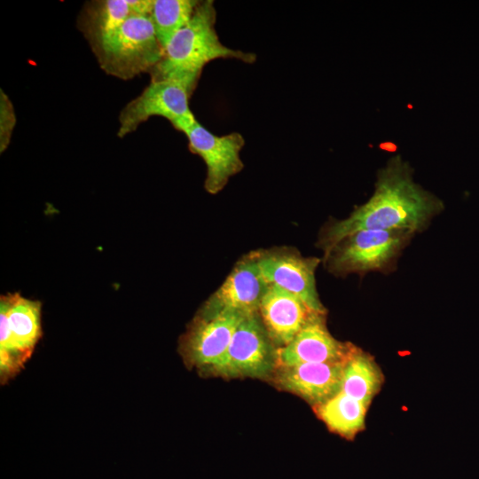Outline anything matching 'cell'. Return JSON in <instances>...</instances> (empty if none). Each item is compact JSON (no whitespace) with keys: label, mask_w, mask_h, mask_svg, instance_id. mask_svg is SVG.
<instances>
[{"label":"cell","mask_w":479,"mask_h":479,"mask_svg":"<svg viewBox=\"0 0 479 479\" xmlns=\"http://www.w3.org/2000/svg\"><path fill=\"white\" fill-rule=\"evenodd\" d=\"M163 51L149 14L129 18L92 49L101 69L122 80L149 74Z\"/></svg>","instance_id":"3957f363"},{"label":"cell","mask_w":479,"mask_h":479,"mask_svg":"<svg viewBox=\"0 0 479 479\" xmlns=\"http://www.w3.org/2000/svg\"><path fill=\"white\" fill-rule=\"evenodd\" d=\"M177 130L187 137L189 150L204 161L207 167L204 187L208 193H218L232 176L242 170L244 165L240 153L245 140L240 133L216 136L197 119L184 122Z\"/></svg>","instance_id":"9c48e42d"},{"label":"cell","mask_w":479,"mask_h":479,"mask_svg":"<svg viewBox=\"0 0 479 479\" xmlns=\"http://www.w3.org/2000/svg\"><path fill=\"white\" fill-rule=\"evenodd\" d=\"M197 86L177 79L150 81V83L119 114L117 136L120 138L134 132L150 117L167 119L177 128L195 119L190 108V98Z\"/></svg>","instance_id":"8992f818"},{"label":"cell","mask_w":479,"mask_h":479,"mask_svg":"<svg viewBox=\"0 0 479 479\" xmlns=\"http://www.w3.org/2000/svg\"><path fill=\"white\" fill-rule=\"evenodd\" d=\"M261 274L268 284L276 285L301 298L312 310L325 314L316 287L315 271L319 259L302 257L289 251L255 253Z\"/></svg>","instance_id":"30bf717a"},{"label":"cell","mask_w":479,"mask_h":479,"mask_svg":"<svg viewBox=\"0 0 479 479\" xmlns=\"http://www.w3.org/2000/svg\"><path fill=\"white\" fill-rule=\"evenodd\" d=\"M381 384L382 373L373 357L354 346L344 363L341 392L369 405Z\"/></svg>","instance_id":"2e32d148"},{"label":"cell","mask_w":479,"mask_h":479,"mask_svg":"<svg viewBox=\"0 0 479 479\" xmlns=\"http://www.w3.org/2000/svg\"><path fill=\"white\" fill-rule=\"evenodd\" d=\"M16 114L13 105L8 95L0 90V152L4 153L9 146L13 129L16 125Z\"/></svg>","instance_id":"d6986e66"},{"label":"cell","mask_w":479,"mask_h":479,"mask_svg":"<svg viewBox=\"0 0 479 479\" xmlns=\"http://www.w3.org/2000/svg\"><path fill=\"white\" fill-rule=\"evenodd\" d=\"M353 348L336 340L326 327L325 314L316 312L289 343L277 348V367L345 361Z\"/></svg>","instance_id":"7c38bea8"},{"label":"cell","mask_w":479,"mask_h":479,"mask_svg":"<svg viewBox=\"0 0 479 479\" xmlns=\"http://www.w3.org/2000/svg\"><path fill=\"white\" fill-rule=\"evenodd\" d=\"M42 335L41 302L8 294L0 299V381L24 367Z\"/></svg>","instance_id":"5b68a950"},{"label":"cell","mask_w":479,"mask_h":479,"mask_svg":"<svg viewBox=\"0 0 479 479\" xmlns=\"http://www.w3.org/2000/svg\"><path fill=\"white\" fill-rule=\"evenodd\" d=\"M314 313L301 298L272 284L259 306L262 322L277 348L289 343Z\"/></svg>","instance_id":"5bb4252c"},{"label":"cell","mask_w":479,"mask_h":479,"mask_svg":"<svg viewBox=\"0 0 479 479\" xmlns=\"http://www.w3.org/2000/svg\"><path fill=\"white\" fill-rule=\"evenodd\" d=\"M443 209V201L417 184L410 164L396 155L377 172L368 200L347 218L324 227L318 247L326 255L342 239L362 230L422 232Z\"/></svg>","instance_id":"6da1fadb"},{"label":"cell","mask_w":479,"mask_h":479,"mask_svg":"<svg viewBox=\"0 0 479 479\" xmlns=\"http://www.w3.org/2000/svg\"><path fill=\"white\" fill-rule=\"evenodd\" d=\"M368 405L342 392L315 405L318 416L328 428L344 437L351 438L365 426Z\"/></svg>","instance_id":"e0dca14e"},{"label":"cell","mask_w":479,"mask_h":479,"mask_svg":"<svg viewBox=\"0 0 479 479\" xmlns=\"http://www.w3.org/2000/svg\"><path fill=\"white\" fill-rule=\"evenodd\" d=\"M276 350L259 312L242 318L222 362L212 371L224 377L263 379L277 367Z\"/></svg>","instance_id":"52a82bcc"},{"label":"cell","mask_w":479,"mask_h":479,"mask_svg":"<svg viewBox=\"0 0 479 479\" xmlns=\"http://www.w3.org/2000/svg\"><path fill=\"white\" fill-rule=\"evenodd\" d=\"M216 11L212 0L200 1L192 19L164 48L159 63L149 72L151 81L177 79L197 86L204 67L217 59L254 63L252 52L223 44L216 31Z\"/></svg>","instance_id":"7a4b0ae2"},{"label":"cell","mask_w":479,"mask_h":479,"mask_svg":"<svg viewBox=\"0 0 479 479\" xmlns=\"http://www.w3.org/2000/svg\"><path fill=\"white\" fill-rule=\"evenodd\" d=\"M153 0H92L83 4L77 27L91 50L129 18L149 14Z\"/></svg>","instance_id":"9a60e30c"},{"label":"cell","mask_w":479,"mask_h":479,"mask_svg":"<svg viewBox=\"0 0 479 479\" xmlns=\"http://www.w3.org/2000/svg\"><path fill=\"white\" fill-rule=\"evenodd\" d=\"M198 0H153L149 17L157 37L166 47L173 35L192 19Z\"/></svg>","instance_id":"ac0fdd59"},{"label":"cell","mask_w":479,"mask_h":479,"mask_svg":"<svg viewBox=\"0 0 479 479\" xmlns=\"http://www.w3.org/2000/svg\"><path fill=\"white\" fill-rule=\"evenodd\" d=\"M268 287L258 267L255 253L250 254L237 263L200 310H229L243 316L257 313Z\"/></svg>","instance_id":"8fae6325"},{"label":"cell","mask_w":479,"mask_h":479,"mask_svg":"<svg viewBox=\"0 0 479 479\" xmlns=\"http://www.w3.org/2000/svg\"><path fill=\"white\" fill-rule=\"evenodd\" d=\"M413 235L408 230L357 231L336 243L325 255V262L336 275L384 271L394 265Z\"/></svg>","instance_id":"277c9868"},{"label":"cell","mask_w":479,"mask_h":479,"mask_svg":"<svg viewBox=\"0 0 479 479\" xmlns=\"http://www.w3.org/2000/svg\"><path fill=\"white\" fill-rule=\"evenodd\" d=\"M345 361L306 363L276 368L274 381L286 391L318 405L341 391Z\"/></svg>","instance_id":"4fadbf2b"},{"label":"cell","mask_w":479,"mask_h":479,"mask_svg":"<svg viewBox=\"0 0 479 479\" xmlns=\"http://www.w3.org/2000/svg\"><path fill=\"white\" fill-rule=\"evenodd\" d=\"M243 317L229 310H200L180 339V353L187 365L213 371L224 359Z\"/></svg>","instance_id":"ba28073f"}]
</instances>
